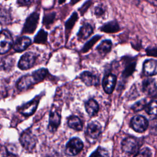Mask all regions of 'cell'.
Segmentation results:
<instances>
[{"label":"cell","mask_w":157,"mask_h":157,"mask_svg":"<svg viewBox=\"0 0 157 157\" xmlns=\"http://www.w3.org/2000/svg\"><path fill=\"white\" fill-rule=\"evenodd\" d=\"M56 14L55 12H50L44 15L43 18V24L47 27H48L54 21Z\"/></svg>","instance_id":"25"},{"label":"cell","mask_w":157,"mask_h":157,"mask_svg":"<svg viewBox=\"0 0 157 157\" xmlns=\"http://www.w3.org/2000/svg\"><path fill=\"white\" fill-rule=\"evenodd\" d=\"M102 131V127L99 123L93 121L88 124L85 132L86 138L90 143H93L99 137Z\"/></svg>","instance_id":"3"},{"label":"cell","mask_w":157,"mask_h":157,"mask_svg":"<svg viewBox=\"0 0 157 157\" xmlns=\"http://www.w3.org/2000/svg\"><path fill=\"white\" fill-rule=\"evenodd\" d=\"M0 150H1V145H0Z\"/></svg>","instance_id":"35"},{"label":"cell","mask_w":157,"mask_h":157,"mask_svg":"<svg viewBox=\"0 0 157 157\" xmlns=\"http://www.w3.org/2000/svg\"><path fill=\"white\" fill-rule=\"evenodd\" d=\"M147 100L146 99H142L137 102H136L132 107V109L135 112H139L142 109L146 108L147 105Z\"/></svg>","instance_id":"26"},{"label":"cell","mask_w":157,"mask_h":157,"mask_svg":"<svg viewBox=\"0 0 157 157\" xmlns=\"http://www.w3.org/2000/svg\"><path fill=\"white\" fill-rule=\"evenodd\" d=\"M36 56L32 52H27L23 55L19 61L18 66L21 70H26L32 67L36 61Z\"/></svg>","instance_id":"8"},{"label":"cell","mask_w":157,"mask_h":157,"mask_svg":"<svg viewBox=\"0 0 157 157\" xmlns=\"http://www.w3.org/2000/svg\"><path fill=\"white\" fill-rule=\"evenodd\" d=\"M143 70L144 74L148 76L157 74V60L153 59L146 60L144 63Z\"/></svg>","instance_id":"13"},{"label":"cell","mask_w":157,"mask_h":157,"mask_svg":"<svg viewBox=\"0 0 157 157\" xmlns=\"http://www.w3.org/2000/svg\"><path fill=\"white\" fill-rule=\"evenodd\" d=\"M31 44V40L26 36H21L17 39L13 45V49L18 52H22L27 48Z\"/></svg>","instance_id":"15"},{"label":"cell","mask_w":157,"mask_h":157,"mask_svg":"<svg viewBox=\"0 0 157 157\" xmlns=\"http://www.w3.org/2000/svg\"><path fill=\"white\" fill-rule=\"evenodd\" d=\"M105 12V9L102 6H99L95 7L94 9V14L97 17L102 16Z\"/></svg>","instance_id":"30"},{"label":"cell","mask_w":157,"mask_h":157,"mask_svg":"<svg viewBox=\"0 0 157 157\" xmlns=\"http://www.w3.org/2000/svg\"><path fill=\"white\" fill-rule=\"evenodd\" d=\"M101 37L100 36H96L94 37H93L91 40H90L85 45L84 47H83V49H82V52H87L88 50H90V48L91 47H92V46L94 45V43H96L98 40Z\"/></svg>","instance_id":"27"},{"label":"cell","mask_w":157,"mask_h":157,"mask_svg":"<svg viewBox=\"0 0 157 157\" xmlns=\"http://www.w3.org/2000/svg\"><path fill=\"white\" fill-rule=\"evenodd\" d=\"M20 141L23 147L26 151L31 152L36 145L37 139L34 134L28 129L22 132L20 138Z\"/></svg>","instance_id":"2"},{"label":"cell","mask_w":157,"mask_h":157,"mask_svg":"<svg viewBox=\"0 0 157 157\" xmlns=\"http://www.w3.org/2000/svg\"><path fill=\"white\" fill-rule=\"evenodd\" d=\"M39 99V98L36 97L33 100L22 105L21 106L18 107V112L25 116H29L33 114L37 109Z\"/></svg>","instance_id":"10"},{"label":"cell","mask_w":157,"mask_h":157,"mask_svg":"<svg viewBox=\"0 0 157 157\" xmlns=\"http://www.w3.org/2000/svg\"><path fill=\"white\" fill-rule=\"evenodd\" d=\"M82 81L87 86H97L99 85L98 77L88 71H84L80 75Z\"/></svg>","instance_id":"12"},{"label":"cell","mask_w":157,"mask_h":157,"mask_svg":"<svg viewBox=\"0 0 157 157\" xmlns=\"http://www.w3.org/2000/svg\"><path fill=\"white\" fill-rule=\"evenodd\" d=\"M93 28L91 25L86 23L83 25L79 29L77 34V37L79 40H83L87 39L93 33Z\"/></svg>","instance_id":"17"},{"label":"cell","mask_w":157,"mask_h":157,"mask_svg":"<svg viewBox=\"0 0 157 157\" xmlns=\"http://www.w3.org/2000/svg\"><path fill=\"white\" fill-rule=\"evenodd\" d=\"M48 71L46 69H39L31 74H27L21 77L17 83V86L20 90H25L34 84L41 82L45 78Z\"/></svg>","instance_id":"1"},{"label":"cell","mask_w":157,"mask_h":157,"mask_svg":"<svg viewBox=\"0 0 157 157\" xmlns=\"http://www.w3.org/2000/svg\"><path fill=\"white\" fill-rule=\"evenodd\" d=\"M146 112L152 117H157V101H153L146 107Z\"/></svg>","instance_id":"23"},{"label":"cell","mask_w":157,"mask_h":157,"mask_svg":"<svg viewBox=\"0 0 157 157\" xmlns=\"http://www.w3.org/2000/svg\"><path fill=\"white\" fill-rule=\"evenodd\" d=\"M83 147L82 140L77 138L74 137L71 139L66 145V153L69 156H75L81 151Z\"/></svg>","instance_id":"6"},{"label":"cell","mask_w":157,"mask_h":157,"mask_svg":"<svg viewBox=\"0 0 157 157\" xmlns=\"http://www.w3.org/2000/svg\"><path fill=\"white\" fill-rule=\"evenodd\" d=\"M91 1L90 0H88L87 1H86L82 6V7L79 9V11L80 12V13L82 15H83L84 13H85V12L88 10V9L89 8V7L91 6Z\"/></svg>","instance_id":"29"},{"label":"cell","mask_w":157,"mask_h":157,"mask_svg":"<svg viewBox=\"0 0 157 157\" xmlns=\"http://www.w3.org/2000/svg\"><path fill=\"white\" fill-rule=\"evenodd\" d=\"M61 121V115L57 112H51L49 117L48 129L50 132H54L58 129Z\"/></svg>","instance_id":"16"},{"label":"cell","mask_w":157,"mask_h":157,"mask_svg":"<svg viewBox=\"0 0 157 157\" xmlns=\"http://www.w3.org/2000/svg\"><path fill=\"white\" fill-rule=\"evenodd\" d=\"M111 48L112 42L110 40H105L98 46L97 50L101 55H105L110 51Z\"/></svg>","instance_id":"20"},{"label":"cell","mask_w":157,"mask_h":157,"mask_svg":"<svg viewBox=\"0 0 157 157\" xmlns=\"http://www.w3.org/2000/svg\"><path fill=\"white\" fill-rule=\"evenodd\" d=\"M78 16L77 12H74L72 15L70 17V18L67 20V21L65 23V28H66V31L67 33H69L70 31L72 29L73 26H74L75 22L78 20Z\"/></svg>","instance_id":"22"},{"label":"cell","mask_w":157,"mask_h":157,"mask_svg":"<svg viewBox=\"0 0 157 157\" xmlns=\"http://www.w3.org/2000/svg\"><path fill=\"white\" fill-rule=\"evenodd\" d=\"M67 124L68 126L75 130V131H80L82 129V123L80 118L77 116H71L67 120Z\"/></svg>","instance_id":"19"},{"label":"cell","mask_w":157,"mask_h":157,"mask_svg":"<svg viewBox=\"0 0 157 157\" xmlns=\"http://www.w3.org/2000/svg\"><path fill=\"white\" fill-rule=\"evenodd\" d=\"M47 33L44 29H40L34 37V42L37 44H45L47 41Z\"/></svg>","instance_id":"24"},{"label":"cell","mask_w":157,"mask_h":157,"mask_svg":"<svg viewBox=\"0 0 157 157\" xmlns=\"http://www.w3.org/2000/svg\"><path fill=\"white\" fill-rule=\"evenodd\" d=\"M138 147L137 140L133 137H126L121 142V149L127 154L132 155L137 153Z\"/></svg>","instance_id":"7"},{"label":"cell","mask_w":157,"mask_h":157,"mask_svg":"<svg viewBox=\"0 0 157 157\" xmlns=\"http://www.w3.org/2000/svg\"><path fill=\"white\" fill-rule=\"evenodd\" d=\"M90 156H108V152L104 148L98 147L96 151H94Z\"/></svg>","instance_id":"28"},{"label":"cell","mask_w":157,"mask_h":157,"mask_svg":"<svg viewBox=\"0 0 157 157\" xmlns=\"http://www.w3.org/2000/svg\"><path fill=\"white\" fill-rule=\"evenodd\" d=\"M148 122L143 116L137 115L134 117L131 121L132 128L137 132H143L148 128Z\"/></svg>","instance_id":"9"},{"label":"cell","mask_w":157,"mask_h":157,"mask_svg":"<svg viewBox=\"0 0 157 157\" xmlns=\"http://www.w3.org/2000/svg\"><path fill=\"white\" fill-rule=\"evenodd\" d=\"M66 0H58V2H59V4H63V2H64Z\"/></svg>","instance_id":"34"},{"label":"cell","mask_w":157,"mask_h":157,"mask_svg":"<svg viewBox=\"0 0 157 157\" xmlns=\"http://www.w3.org/2000/svg\"><path fill=\"white\" fill-rule=\"evenodd\" d=\"M117 77L112 74H108L105 75L102 81V86L104 91L107 94H111L116 85Z\"/></svg>","instance_id":"11"},{"label":"cell","mask_w":157,"mask_h":157,"mask_svg":"<svg viewBox=\"0 0 157 157\" xmlns=\"http://www.w3.org/2000/svg\"><path fill=\"white\" fill-rule=\"evenodd\" d=\"M157 90V85L154 79L148 78L143 81L142 91L148 95H152L156 93Z\"/></svg>","instance_id":"14"},{"label":"cell","mask_w":157,"mask_h":157,"mask_svg":"<svg viewBox=\"0 0 157 157\" xmlns=\"http://www.w3.org/2000/svg\"><path fill=\"white\" fill-rule=\"evenodd\" d=\"M85 109L86 112L90 116L93 117L96 115L98 112V110H99L98 104L95 100L93 99H90L85 103Z\"/></svg>","instance_id":"18"},{"label":"cell","mask_w":157,"mask_h":157,"mask_svg":"<svg viewBox=\"0 0 157 157\" xmlns=\"http://www.w3.org/2000/svg\"><path fill=\"white\" fill-rule=\"evenodd\" d=\"M101 31L105 33H115L119 29V26L116 21H110L104 25L101 28Z\"/></svg>","instance_id":"21"},{"label":"cell","mask_w":157,"mask_h":157,"mask_svg":"<svg viewBox=\"0 0 157 157\" xmlns=\"http://www.w3.org/2000/svg\"><path fill=\"white\" fill-rule=\"evenodd\" d=\"M137 156H151V153L150 150L148 148H145L139 151L138 154H136Z\"/></svg>","instance_id":"31"},{"label":"cell","mask_w":157,"mask_h":157,"mask_svg":"<svg viewBox=\"0 0 157 157\" xmlns=\"http://www.w3.org/2000/svg\"><path fill=\"white\" fill-rule=\"evenodd\" d=\"M34 2V0H17V2L21 6H28Z\"/></svg>","instance_id":"32"},{"label":"cell","mask_w":157,"mask_h":157,"mask_svg":"<svg viewBox=\"0 0 157 157\" xmlns=\"http://www.w3.org/2000/svg\"><path fill=\"white\" fill-rule=\"evenodd\" d=\"M13 45V39L10 33L3 30L0 32V54H4L9 51Z\"/></svg>","instance_id":"5"},{"label":"cell","mask_w":157,"mask_h":157,"mask_svg":"<svg viewBox=\"0 0 157 157\" xmlns=\"http://www.w3.org/2000/svg\"><path fill=\"white\" fill-rule=\"evenodd\" d=\"M39 20V13L35 12L31 13L26 20L22 33L23 34H32L36 30Z\"/></svg>","instance_id":"4"},{"label":"cell","mask_w":157,"mask_h":157,"mask_svg":"<svg viewBox=\"0 0 157 157\" xmlns=\"http://www.w3.org/2000/svg\"><path fill=\"white\" fill-rule=\"evenodd\" d=\"M80 0H71V4L74 5L76 3H77L78 1H80Z\"/></svg>","instance_id":"33"}]
</instances>
